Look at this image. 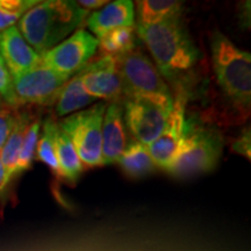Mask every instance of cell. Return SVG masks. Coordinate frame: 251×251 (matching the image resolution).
I'll use <instances>...</instances> for the list:
<instances>
[{
  "mask_svg": "<svg viewBox=\"0 0 251 251\" xmlns=\"http://www.w3.org/2000/svg\"><path fill=\"white\" fill-rule=\"evenodd\" d=\"M136 34L147 46L164 80H168L174 89L188 86L187 78L199 62L200 52L181 17L147 27H136Z\"/></svg>",
  "mask_w": 251,
  "mask_h": 251,
  "instance_id": "6da1fadb",
  "label": "cell"
},
{
  "mask_svg": "<svg viewBox=\"0 0 251 251\" xmlns=\"http://www.w3.org/2000/svg\"><path fill=\"white\" fill-rule=\"evenodd\" d=\"M87 14L89 11L78 6L77 1H39L19 20L18 29L28 45L42 56L83 26Z\"/></svg>",
  "mask_w": 251,
  "mask_h": 251,
  "instance_id": "7a4b0ae2",
  "label": "cell"
},
{
  "mask_svg": "<svg viewBox=\"0 0 251 251\" xmlns=\"http://www.w3.org/2000/svg\"><path fill=\"white\" fill-rule=\"evenodd\" d=\"M211 54L216 80L229 106L246 120L251 106V55L221 31L211 35Z\"/></svg>",
  "mask_w": 251,
  "mask_h": 251,
  "instance_id": "3957f363",
  "label": "cell"
},
{
  "mask_svg": "<svg viewBox=\"0 0 251 251\" xmlns=\"http://www.w3.org/2000/svg\"><path fill=\"white\" fill-rule=\"evenodd\" d=\"M222 150L224 139L218 129L186 120L179 152L165 172L178 179L208 174L218 166Z\"/></svg>",
  "mask_w": 251,
  "mask_h": 251,
  "instance_id": "277c9868",
  "label": "cell"
},
{
  "mask_svg": "<svg viewBox=\"0 0 251 251\" xmlns=\"http://www.w3.org/2000/svg\"><path fill=\"white\" fill-rule=\"evenodd\" d=\"M117 58L124 99L146 98L164 106L174 105V93L155 64L134 49Z\"/></svg>",
  "mask_w": 251,
  "mask_h": 251,
  "instance_id": "5b68a950",
  "label": "cell"
},
{
  "mask_svg": "<svg viewBox=\"0 0 251 251\" xmlns=\"http://www.w3.org/2000/svg\"><path fill=\"white\" fill-rule=\"evenodd\" d=\"M106 106V102H98L57 122L59 129L70 139L81 163L87 168L102 166L101 128Z\"/></svg>",
  "mask_w": 251,
  "mask_h": 251,
  "instance_id": "8992f818",
  "label": "cell"
},
{
  "mask_svg": "<svg viewBox=\"0 0 251 251\" xmlns=\"http://www.w3.org/2000/svg\"><path fill=\"white\" fill-rule=\"evenodd\" d=\"M98 47L99 41L96 36L78 29L69 39L41 56V65L71 78L89 64Z\"/></svg>",
  "mask_w": 251,
  "mask_h": 251,
  "instance_id": "52a82bcc",
  "label": "cell"
},
{
  "mask_svg": "<svg viewBox=\"0 0 251 251\" xmlns=\"http://www.w3.org/2000/svg\"><path fill=\"white\" fill-rule=\"evenodd\" d=\"M126 128L137 142L148 147L158 139L170 117L172 106L146 98L124 99Z\"/></svg>",
  "mask_w": 251,
  "mask_h": 251,
  "instance_id": "ba28073f",
  "label": "cell"
},
{
  "mask_svg": "<svg viewBox=\"0 0 251 251\" xmlns=\"http://www.w3.org/2000/svg\"><path fill=\"white\" fill-rule=\"evenodd\" d=\"M174 106L162 134L155 142L148 146V151L157 168L166 171L177 157L183 143L186 106L190 93L188 86L180 85L174 89Z\"/></svg>",
  "mask_w": 251,
  "mask_h": 251,
  "instance_id": "9c48e42d",
  "label": "cell"
},
{
  "mask_svg": "<svg viewBox=\"0 0 251 251\" xmlns=\"http://www.w3.org/2000/svg\"><path fill=\"white\" fill-rule=\"evenodd\" d=\"M70 78L40 65L13 78L14 92L19 107L25 105L52 106L59 91Z\"/></svg>",
  "mask_w": 251,
  "mask_h": 251,
  "instance_id": "30bf717a",
  "label": "cell"
},
{
  "mask_svg": "<svg viewBox=\"0 0 251 251\" xmlns=\"http://www.w3.org/2000/svg\"><path fill=\"white\" fill-rule=\"evenodd\" d=\"M79 74L84 90L91 97L105 99L109 102L124 101L121 78L115 57L101 55L96 61L90 62Z\"/></svg>",
  "mask_w": 251,
  "mask_h": 251,
  "instance_id": "8fae6325",
  "label": "cell"
},
{
  "mask_svg": "<svg viewBox=\"0 0 251 251\" xmlns=\"http://www.w3.org/2000/svg\"><path fill=\"white\" fill-rule=\"evenodd\" d=\"M0 55L12 78L41 65V56L28 45L17 26L0 33Z\"/></svg>",
  "mask_w": 251,
  "mask_h": 251,
  "instance_id": "7c38bea8",
  "label": "cell"
},
{
  "mask_svg": "<svg viewBox=\"0 0 251 251\" xmlns=\"http://www.w3.org/2000/svg\"><path fill=\"white\" fill-rule=\"evenodd\" d=\"M102 165L118 162L127 147V128L122 101L108 102L103 114L101 128Z\"/></svg>",
  "mask_w": 251,
  "mask_h": 251,
  "instance_id": "4fadbf2b",
  "label": "cell"
},
{
  "mask_svg": "<svg viewBox=\"0 0 251 251\" xmlns=\"http://www.w3.org/2000/svg\"><path fill=\"white\" fill-rule=\"evenodd\" d=\"M31 122V115L28 112L17 111V122L6 141L5 146L0 151V162H1L2 171H4V179L0 187V202L6 201V197L9 192V186L14 180L15 169H17L19 153H20L21 144L26 133L27 127Z\"/></svg>",
  "mask_w": 251,
  "mask_h": 251,
  "instance_id": "5bb4252c",
  "label": "cell"
},
{
  "mask_svg": "<svg viewBox=\"0 0 251 251\" xmlns=\"http://www.w3.org/2000/svg\"><path fill=\"white\" fill-rule=\"evenodd\" d=\"M86 26L94 33L97 39L115 28L133 27L135 26L134 2L130 0L113 1L100 11L93 12L87 18Z\"/></svg>",
  "mask_w": 251,
  "mask_h": 251,
  "instance_id": "9a60e30c",
  "label": "cell"
},
{
  "mask_svg": "<svg viewBox=\"0 0 251 251\" xmlns=\"http://www.w3.org/2000/svg\"><path fill=\"white\" fill-rule=\"evenodd\" d=\"M117 163L125 174L133 179L151 175L157 169L148 151V147L134 139L127 144Z\"/></svg>",
  "mask_w": 251,
  "mask_h": 251,
  "instance_id": "2e32d148",
  "label": "cell"
},
{
  "mask_svg": "<svg viewBox=\"0 0 251 251\" xmlns=\"http://www.w3.org/2000/svg\"><path fill=\"white\" fill-rule=\"evenodd\" d=\"M183 2L176 0H140L136 1V26L147 27L169 19L181 17Z\"/></svg>",
  "mask_w": 251,
  "mask_h": 251,
  "instance_id": "e0dca14e",
  "label": "cell"
},
{
  "mask_svg": "<svg viewBox=\"0 0 251 251\" xmlns=\"http://www.w3.org/2000/svg\"><path fill=\"white\" fill-rule=\"evenodd\" d=\"M55 150L61 171V179L65 180L68 184H76L83 174L84 165L70 139L59 129V127H57L55 134Z\"/></svg>",
  "mask_w": 251,
  "mask_h": 251,
  "instance_id": "ac0fdd59",
  "label": "cell"
},
{
  "mask_svg": "<svg viewBox=\"0 0 251 251\" xmlns=\"http://www.w3.org/2000/svg\"><path fill=\"white\" fill-rule=\"evenodd\" d=\"M96 100V98L85 92L81 84L80 74L78 72L75 76H72L59 91L55 103L56 114L59 118L65 117L76 111H80L81 108L91 105Z\"/></svg>",
  "mask_w": 251,
  "mask_h": 251,
  "instance_id": "d6986e66",
  "label": "cell"
},
{
  "mask_svg": "<svg viewBox=\"0 0 251 251\" xmlns=\"http://www.w3.org/2000/svg\"><path fill=\"white\" fill-rule=\"evenodd\" d=\"M136 27H119L109 30L105 35L98 39L101 55H108L113 57L131 51L136 47Z\"/></svg>",
  "mask_w": 251,
  "mask_h": 251,
  "instance_id": "ffe728a7",
  "label": "cell"
},
{
  "mask_svg": "<svg viewBox=\"0 0 251 251\" xmlns=\"http://www.w3.org/2000/svg\"><path fill=\"white\" fill-rule=\"evenodd\" d=\"M42 135L39 139L36 147V158L48 166L57 179H61V171L56 157L55 150V134L57 130V122L55 118L49 115L43 122Z\"/></svg>",
  "mask_w": 251,
  "mask_h": 251,
  "instance_id": "44dd1931",
  "label": "cell"
},
{
  "mask_svg": "<svg viewBox=\"0 0 251 251\" xmlns=\"http://www.w3.org/2000/svg\"><path fill=\"white\" fill-rule=\"evenodd\" d=\"M40 129H41V120H31L29 126L27 127L26 133H25L23 144H21L20 153H19V159L17 169H15L14 179L21 176L24 172L29 170L33 165L34 158L36 155V147L40 139Z\"/></svg>",
  "mask_w": 251,
  "mask_h": 251,
  "instance_id": "7402d4cb",
  "label": "cell"
},
{
  "mask_svg": "<svg viewBox=\"0 0 251 251\" xmlns=\"http://www.w3.org/2000/svg\"><path fill=\"white\" fill-rule=\"evenodd\" d=\"M36 4L37 0H0V33L13 27Z\"/></svg>",
  "mask_w": 251,
  "mask_h": 251,
  "instance_id": "603a6c76",
  "label": "cell"
},
{
  "mask_svg": "<svg viewBox=\"0 0 251 251\" xmlns=\"http://www.w3.org/2000/svg\"><path fill=\"white\" fill-rule=\"evenodd\" d=\"M0 99L7 105V107L13 109L19 108V102L14 92L13 78L6 68L1 55H0Z\"/></svg>",
  "mask_w": 251,
  "mask_h": 251,
  "instance_id": "cb8c5ba5",
  "label": "cell"
},
{
  "mask_svg": "<svg viewBox=\"0 0 251 251\" xmlns=\"http://www.w3.org/2000/svg\"><path fill=\"white\" fill-rule=\"evenodd\" d=\"M17 111L11 107H2L0 109V151L8 140L17 122Z\"/></svg>",
  "mask_w": 251,
  "mask_h": 251,
  "instance_id": "d4e9b609",
  "label": "cell"
},
{
  "mask_svg": "<svg viewBox=\"0 0 251 251\" xmlns=\"http://www.w3.org/2000/svg\"><path fill=\"white\" fill-rule=\"evenodd\" d=\"M231 150L234 152L238 153V155H242L247 157L250 161V153H251V133H250V127L244 128L241 133L240 136L234 141L231 144Z\"/></svg>",
  "mask_w": 251,
  "mask_h": 251,
  "instance_id": "484cf974",
  "label": "cell"
},
{
  "mask_svg": "<svg viewBox=\"0 0 251 251\" xmlns=\"http://www.w3.org/2000/svg\"><path fill=\"white\" fill-rule=\"evenodd\" d=\"M77 4L78 6H80L81 8L89 11V9L102 7L103 5L107 4V1H106V0H79V1H77Z\"/></svg>",
  "mask_w": 251,
  "mask_h": 251,
  "instance_id": "4316f807",
  "label": "cell"
},
{
  "mask_svg": "<svg viewBox=\"0 0 251 251\" xmlns=\"http://www.w3.org/2000/svg\"><path fill=\"white\" fill-rule=\"evenodd\" d=\"M240 20L241 25H243L244 28L250 27V1L244 2L240 11Z\"/></svg>",
  "mask_w": 251,
  "mask_h": 251,
  "instance_id": "83f0119b",
  "label": "cell"
},
{
  "mask_svg": "<svg viewBox=\"0 0 251 251\" xmlns=\"http://www.w3.org/2000/svg\"><path fill=\"white\" fill-rule=\"evenodd\" d=\"M2 179H4V171H2V166H1V162H0V187H1V184H2Z\"/></svg>",
  "mask_w": 251,
  "mask_h": 251,
  "instance_id": "f1b7e54d",
  "label": "cell"
},
{
  "mask_svg": "<svg viewBox=\"0 0 251 251\" xmlns=\"http://www.w3.org/2000/svg\"><path fill=\"white\" fill-rule=\"evenodd\" d=\"M2 107H4V106H2V100L0 99V109H1Z\"/></svg>",
  "mask_w": 251,
  "mask_h": 251,
  "instance_id": "f546056e",
  "label": "cell"
}]
</instances>
